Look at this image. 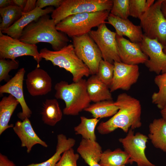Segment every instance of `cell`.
Returning <instances> with one entry per match:
<instances>
[{"label":"cell","mask_w":166,"mask_h":166,"mask_svg":"<svg viewBox=\"0 0 166 166\" xmlns=\"http://www.w3.org/2000/svg\"><path fill=\"white\" fill-rule=\"evenodd\" d=\"M114 103L119 108L118 112L108 120L99 124L97 128L99 133L107 134L118 128L127 133L130 129L141 126V107L139 100L123 93L117 96Z\"/></svg>","instance_id":"cell-1"},{"label":"cell","mask_w":166,"mask_h":166,"mask_svg":"<svg viewBox=\"0 0 166 166\" xmlns=\"http://www.w3.org/2000/svg\"><path fill=\"white\" fill-rule=\"evenodd\" d=\"M19 40L33 45L40 42L48 43L54 51L66 46L69 41L65 34L57 29L54 20L48 14L42 16L27 26Z\"/></svg>","instance_id":"cell-2"},{"label":"cell","mask_w":166,"mask_h":166,"mask_svg":"<svg viewBox=\"0 0 166 166\" xmlns=\"http://www.w3.org/2000/svg\"><path fill=\"white\" fill-rule=\"evenodd\" d=\"M86 81L82 79L76 82L69 84L61 81L54 86V96L63 100L65 107L63 113L66 115L76 116L90 105L91 101L87 93Z\"/></svg>","instance_id":"cell-3"},{"label":"cell","mask_w":166,"mask_h":166,"mask_svg":"<svg viewBox=\"0 0 166 166\" xmlns=\"http://www.w3.org/2000/svg\"><path fill=\"white\" fill-rule=\"evenodd\" d=\"M39 53L42 58L51 61L54 66L63 68L71 73L73 82L90 75L87 66L76 54L73 44H68L57 51L44 48Z\"/></svg>","instance_id":"cell-4"},{"label":"cell","mask_w":166,"mask_h":166,"mask_svg":"<svg viewBox=\"0 0 166 166\" xmlns=\"http://www.w3.org/2000/svg\"><path fill=\"white\" fill-rule=\"evenodd\" d=\"M110 12L104 10L71 15L57 24L56 28L71 38L88 34L93 28L107 23L105 20Z\"/></svg>","instance_id":"cell-5"},{"label":"cell","mask_w":166,"mask_h":166,"mask_svg":"<svg viewBox=\"0 0 166 166\" xmlns=\"http://www.w3.org/2000/svg\"><path fill=\"white\" fill-rule=\"evenodd\" d=\"M112 0H62L61 5L51 13L56 25L69 16L82 13L110 11Z\"/></svg>","instance_id":"cell-6"},{"label":"cell","mask_w":166,"mask_h":166,"mask_svg":"<svg viewBox=\"0 0 166 166\" xmlns=\"http://www.w3.org/2000/svg\"><path fill=\"white\" fill-rule=\"evenodd\" d=\"M163 0H158L139 18L144 34L151 39H156L166 45V19L161 10Z\"/></svg>","instance_id":"cell-7"},{"label":"cell","mask_w":166,"mask_h":166,"mask_svg":"<svg viewBox=\"0 0 166 166\" xmlns=\"http://www.w3.org/2000/svg\"><path fill=\"white\" fill-rule=\"evenodd\" d=\"M0 59L15 60L20 57L31 56L37 62V68L40 67L42 58L36 45L23 42L4 34L0 31Z\"/></svg>","instance_id":"cell-8"},{"label":"cell","mask_w":166,"mask_h":166,"mask_svg":"<svg viewBox=\"0 0 166 166\" xmlns=\"http://www.w3.org/2000/svg\"><path fill=\"white\" fill-rule=\"evenodd\" d=\"M75 52L89 68L90 75H96L103 59L97 46L88 34L72 38Z\"/></svg>","instance_id":"cell-9"},{"label":"cell","mask_w":166,"mask_h":166,"mask_svg":"<svg viewBox=\"0 0 166 166\" xmlns=\"http://www.w3.org/2000/svg\"><path fill=\"white\" fill-rule=\"evenodd\" d=\"M106 23L101 24L96 30H92L89 34L99 49L103 60L113 64L114 62H121L117 34L109 29Z\"/></svg>","instance_id":"cell-10"},{"label":"cell","mask_w":166,"mask_h":166,"mask_svg":"<svg viewBox=\"0 0 166 166\" xmlns=\"http://www.w3.org/2000/svg\"><path fill=\"white\" fill-rule=\"evenodd\" d=\"M148 138L140 132L134 134L130 129L127 136L119 140L124 148V151L129 156V164L135 162L138 166H155L147 158L145 154L146 144Z\"/></svg>","instance_id":"cell-11"},{"label":"cell","mask_w":166,"mask_h":166,"mask_svg":"<svg viewBox=\"0 0 166 166\" xmlns=\"http://www.w3.org/2000/svg\"><path fill=\"white\" fill-rule=\"evenodd\" d=\"M142 51L148 57L144 64L149 71L157 75L166 72V54L164 46L156 39H151L144 34L138 43Z\"/></svg>","instance_id":"cell-12"},{"label":"cell","mask_w":166,"mask_h":166,"mask_svg":"<svg viewBox=\"0 0 166 166\" xmlns=\"http://www.w3.org/2000/svg\"><path fill=\"white\" fill-rule=\"evenodd\" d=\"M114 73L109 88L111 92L121 89L128 91L137 81L140 76L137 65H128L114 62Z\"/></svg>","instance_id":"cell-13"},{"label":"cell","mask_w":166,"mask_h":166,"mask_svg":"<svg viewBox=\"0 0 166 166\" xmlns=\"http://www.w3.org/2000/svg\"><path fill=\"white\" fill-rule=\"evenodd\" d=\"M26 70L24 68L20 69L14 76L5 84L0 87V93H8L13 96L19 102L22 112L18 113V117L22 121L29 118L32 112L24 99L23 91V81Z\"/></svg>","instance_id":"cell-14"},{"label":"cell","mask_w":166,"mask_h":166,"mask_svg":"<svg viewBox=\"0 0 166 166\" xmlns=\"http://www.w3.org/2000/svg\"><path fill=\"white\" fill-rule=\"evenodd\" d=\"M119 55L121 62L128 65L145 63L148 57L141 50L138 43L117 34Z\"/></svg>","instance_id":"cell-15"},{"label":"cell","mask_w":166,"mask_h":166,"mask_svg":"<svg viewBox=\"0 0 166 166\" xmlns=\"http://www.w3.org/2000/svg\"><path fill=\"white\" fill-rule=\"evenodd\" d=\"M26 84L28 91L32 96L45 95L52 90L51 77L39 68L36 67L27 74Z\"/></svg>","instance_id":"cell-16"},{"label":"cell","mask_w":166,"mask_h":166,"mask_svg":"<svg viewBox=\"0 0 166 166\" xmlns=\"http://www.w3.org/2000/svg\"><path fill=\"white\" fill-rule=\"evenodd\" d=\"M29 118L26 117L22 121H17L13 128L21 141V147H26L28 153L30 152L33 147L36 144L45 148L48 146L35 132Z\"/></svg>","instance_id":"cell-17"},{"label":"cell","mask_w":166,"mask_h":166,"mask_svg":"<svg viewBox=\"0 0 166 166\" xmlns=\"http://www.w3.org/2000/svg\"><path fill=\"white\" fill-rule=\"evenodd\" d=\"M107 20V23L115 28L117 35L125 36L133 43H139L142 41L144 34L140 25H134L128 19H121L110 13Z\"/></svg>","instance_id":"cell-18"},{"label":"cell","mask_w":166,"mask_h":166,"mask_svg":"<svg viewBox=\"0 0 166 166\" xmlns=\"http://www.w3.org/2000/svg\"><path fill=\"white\" fill-rule=\"evenodd\" d=\"M54 10L53 6H49L45 9L36 7L31 12L22 14L20 18L13 25L1 32L14 38L19 39L23 30L27 26L42 16L52 13Z\"/></svg>","instance_id":"cell-19"},{"label":"cell","mask_w":166,"mask_h":166,"mask_svg":"<svg viewBox=\"0 0 166 166\" xmlns=\"http://www.w3.org/2000/svg\"><path fill=\"white\" fill-rule=\"evenodd\" d=\"M77 151L85 162L89 166H101L99 162L103 152L101 146L96 141L82 139Z\"/></svg>","instance_id":"cell-20"},{"label":"cell","mask_w":166,"mask_h":166,"mask_svg":"<svg viewBox=\"0 0 166 166\" xmlns=\"http://www.w3.org/2000/svg\"><path fill=\"white\" fill-rule=\"evenodd\" d=\"M86 87L91 101L96 103L113 99L109 87L101 81L96 75H92L88 79Z\"/></svg>","instance_id":"cell-21"},{"label":"cell","mask_w":166,"mask_h":166,"mask_svg":"<svg viewBox=\"0 0 166 166\" xmlns=\"http://www.w3.org/2000/svg\"><path fill=\"white\" fill-rule=\"evenodd\" d=\"M148 138L154 146L166 152V120L155 119L149 125Z\"/></svg>","instance_id":"cell-22"},{"label":"cell","mask_w":166,"mask_h":166,"mask_svg":"<svg viewBox=\"0 0 166 166\" xmlns=\"http://www.w3.org/2000/svg\"><path fill=\"white\" fill-rule=\"evenodd\" d=\"M17 100L11 95L3 97L0 101V135L8 128H13L9 124L11 117L18 105Z\"/></svg>","instance_id":"cell-23"},{"label":"cell","mask_w":166,"mask_h":166,"mask_svg":"<svg viewBox=\"0 0 166 166\" xmlns=\"http://www.w3.org/2000/svg\"><path fill=\"white\" fill-rule=\"evenodd\" d=\"M57 144L54 154L47 160L39 163H32L21 166H55L60 159L63 153L67 149L72 148L75 145L76 140L73 138H67L63 134L57 135Z\"/></svg>","instance_id":"cell-24"},{"label":"cell","mask_w":166,"mask_h":166,"mask_svg":"<svg viewBox=\"0 0 166 166\" xmlns=\"http://www.w3.org/2000/svg\"><path fill=\"white\" fill-rule=\"evenodd\" d=\"M42 120L47 125L53 126L61 120L62 112L57 101L55 99H47L43 103L41 113Z\"/></svg>","instance_id":"cell-25"},{"label":"cell","mask_w":166,"mask_h":166,"mask_svg":"<svg viewBox=\"0 0 166 166\" xmlns=\"http://www.w3.org/2000/svg\"><path fill=\"white\" fill-rule=\"evenodd\" d=\"M118 110L114 102L111 100L94 103L90 105L84 111L91 113L94 118L99 119L113 116Z\"/></svg>","instance_id":"cell-26"},{"label":"cell","mask_w":166,"mask_h":166,"mask_svg":"<svg viewBox=\"0 0 166 166\" xmlns=\"http://www.w3.org/2000/svg\"><path fill=\"white\" fill-rule=\"evenodd\" d=\"M130 157L124 151L117 148L103 152L99 162L101 166H122L129 164Z\"/></svg>","instance_id":"cell-27"},{"label":"cell","mask_w":166,"mask_h":166,"mask_svg":"<svg viewBox=\"0 0 166 166\" xmlns=\"http://www.w3.org/2000/svg\"><path fill=\"white\" fill-rule=\"evenodd\" d=\"M80 119V123L74 128L75 133L81 135L83 139L96 141L95 129L99 119L88 118L84 116L81 117Z\"/></svg>","instance_id":"cell-28"},{"label":"cell","mask_w":166,"mask_h":166,"mask_svg":"<svg viewBox=\"0 0 166 166\" xmlns=\"http://www.w3.org/2000/svg\"><path fill=\"white\" fill-rule=\"evenodd\" d=\"M22 10L16 6H11L0 8V14L2 21L0 24V31L10 27L22 15Z\"/></svg>","instance_id":"cell-29"},{"label":"cell","mask_w":166,"mask_h":166,"mask_svg":"<svg viewBox=\"0 0 166 166\" xmlns=\"http://www.w3.org/2000/svg\"><path fill=\"white\" fill-rule=\"evenodd\" d=\"M154 81L158 90L152 94V101L161 110L166 106V72L157 75L154 78Z\"/></svg>","instance_id":"cell-30"},{"label":"cell","mask_w":166,"mask_h":166,"mask_svg":"<svg viewBox=\"0 0 166 166\" xmlns=\"http://www.w3.org/2000/svg\"><path fill=\"white\" fill-rule=\"evenodd\" d=\"M114 69L113 64L102 60L97 74L98 78L109 88L113 79Z\"/></svg>","instance_id":"cell-31"},{"label":"cell","mask_w":166,"mask_h":166,"mask_svg":"<svg viewBox=\"0 0 166 166\" xmlns=\"http://www.w3.org/2000/svg\"><path fill=\"white\" fill-rule=\"evenodd\" d=\"M154 2V0H129V15L139 18Z\"/></svg>","instance_id":"cell-32"},{"label":"cell","mask_w":166,"mask_h":166,"mask_svg":"<svg viewBox=\"0 0 166 166\" xmlns=\"http://www.w3.org/2000/svg\"><path fill=\"white\" fill-rule=\"evenodd\" d=\"M113 6L110 11L112 15L121 19H128L129 15V0H112Z\"/></svg>","instance_id":"cell-33"},{"label":"cell","mask_w":166,"mask_h":166,"mask_svg":"<svg viewBox=\"0 0 166 166\" xmlns=\"http://www.w3.org/2000/svg\"><path fill=\"white\" fill-rule=\"evenodd\" d=\"M19 65V61L18 60L0 59V81H5L7 82L9 80L10 72L17 69Z\"/></svg>","instance_id":"cell-34"},{"label":"cell","mask_w":166,"mask_h":166,"mask_svg":"<svg viewBox=\"0 0 166 166\" xmlns=\"http://www.w3.org/2000/svg\"><path fill=\"white\" fill-rule=\"evenodd\" d=\"M79 154L75 153L72 148L65 151L55 166H77Z\"/></svg>","instance_id":"cell-35"},{"label":"cell","mask_w":166,"mask_h":166,"mask_svg":"<svg viewBox=\"0 0 166 166\" xmlns=\"http://www.w3.org/2000/svg\"><path fill=\"white\" fill-rule=\"evenodd\" d=\"M62 0H38L36 3V7L40 9L44 7L54 6L56 8L58 7L61 4Z\"/></svg>","instance_id":"cell-36"},{"label":"cell","mask_w":166,"mask_h":166,"mask_svg":"<svg viewBox=\"0 0 166 166\" xmlns=\"http://www.w3.org/2000/svg\"><path fill=\"white\" fill-rule=\"evenodd\" d=\"M36 0H27L22 14L28 13L33 10L36 7Z\"/></svg>","instance_id":"cell-37"},{"label":"cell","mask_w":166,"mask_h":166,"mask_svg":"<svg viewBox=\"0 0 166 166\" xmlns=\"http://www.w3.org/2000/svg\"><path fill=\"white\" fill-rule=\"evenodd\" d=\"M0 166H16L6 156L0 153Z\"/></svg>","instance_id":"cell-38"},{"label":"cell","mask_w":166,"mask_h":166,"mask_svg":"<svg viewBox=\"0 0 166 166\" xmlns=\"http://www.w3.org/2000/svg\"><path fill=\"white\" fill-rule=\"evenodd\" d=\"M15 6L12 0H0V8Z\"/></svg>","instance_id":"cell-39"},{"label":"cell","mask_w":166,"mask_h":166,"mask_svg":"<svg viewBox=\"0 0 166 166\" xmlns=\"http://www.w3.org/2000/svg\"><path fill=\"white\" fill-rule=\"evenodd\" d=\"M14 5L21 8L23 10L26 3L27 0H12Z\"/></svg>","instance_id":"cell-40"},{"label":"cell","mask_w":166,"mask_h":166,"mask_svg":"<svg viewBox=\"0 0 166 166\" xmlns=\"http://www.w3.org/2000/svg\"><path fill=\"white\" fill-rule=\"evenodd\" d=\"M161 10L163 14L166 19V0H163L161 4Z\"/></svg>","instance_id":"cell-41"},{"label":"cell","mask_w":166,"mask_h":166,"mask_svg":"<svg viewBox=\"0 0 166 166\" xmlns=\"http://www.w3.org/2000/svg\"><path fill=\"white\" fill-rule=\"evenodd\" d=\"M160 113L162 118L166 120V106L160 110Z\"/></svg>","instance_id":"cell-42"},{"label":"cell","mask_w":166,"mask_h":166,"mask_svg":"<svg viewBox=\"0 0 166 166\" xmlns=\"http://www.w3.org/2000/svg\"><path fill=\"white\" fill-rule=\"evenodd\" d=\"M163 51L166 54V45L164 47Z\"/></svg>","instance_id":"cell-43"},{"label":"cell","mask_w":166,"mask_h":166,"mask_svg":"<svg viewBox=\"0 0 166 166\" xmlns=\"http://www.w3.org/2000/svg\"><path fill=\"white\" fill-rule=\"evenodd\" d=\"M122 166H125V165H122Z\"/></svg>","instance_id":"cell-44"}]
</instances>
